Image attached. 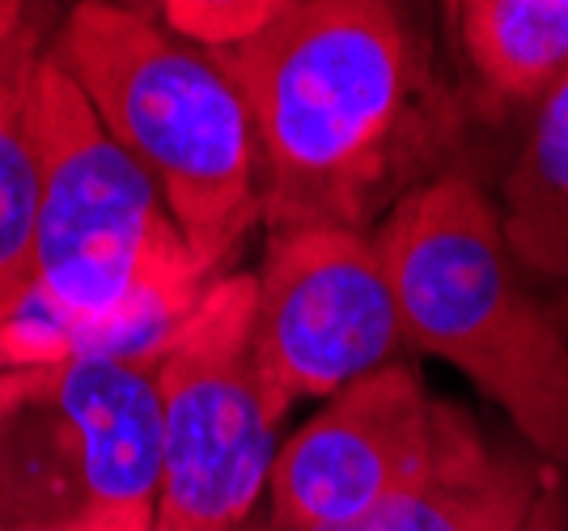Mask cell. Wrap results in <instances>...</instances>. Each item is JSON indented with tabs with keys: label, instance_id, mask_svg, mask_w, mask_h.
Wrapping results in <instances>:
<instances>
[{
	"label": "cell",
	"instance_id": "cell-3",
	"mask_svg": "<svg viewBox=\"0 0 568 531\" xmlns=\"http://www.w3.org/2000/svg\"><path fill=\"white\" fill-rule=\"evenodd\" d=\"M209 285L158 183L115 146L51 51L39 73V218L26 293L69 314L98 349L158 353Z\"/></svg>",
	"mask_w": 568,
	"mask_h": 531
},
{
	"label": "cell",
	"instance_id": "cell-4",
	"mask_svg": "<svg viewBox=\"0 0 568 531\" xmlns=\"http://www.w3.org/2000/svg\"><path fill=\"white\" fill-rule=\"evenodd\" d=\"M51 51L115 146L158 183L195 264L225 277L263 218L260 149L234 81L204 48L111 0H77Z\"/></svg>",
	"mask_w": 568,
	"mask_h": 531
},
{
	"label": "cell",
	"instance_id": "cell-10",
	"mask_svg": "<svg viewBox=\"0 0 568 531\" xmlns=\"http://www.w3.org/2000/svg\"><path fill=\"white\" fill-rule=\"evenodd\" d=\"M539 498L535 472L514 455H500L488 442L471 455L450 463L433 481L407 489L361 514L353 523L323 531H521ZM237 531H276V528H237Z\"/></svg>",
	"mask_w": 568,
	"mask_h": 531
},
{
	"label": "cell",
	"instance_id": "cell-9",
	"mask_svg": "<svg viewBox=\"0 0 568 531\" xmlns=\"http://www.w3.org/2000/svg\"><path fill=\"white\" fill-rule=\"evenodd\" d=\"M55 30L51 0H0V314L30 285L39 218V73Z\"/></svg>",
	"mask_w": 568,
	"mask_h": 531
},
{
	"label": "cell",
	"instance_id": "cell-5",
	"mask_svg": "<svg viewBox=\"0 0 568 531\" xmlns=\"http://www.w3.org/2000/svg\"><path fill=\"white\" fill-rule=\"evenodd\" d=\"M158 353L90 349L0 370V531H72L153 510Z\"/></svg>",
	"mask_w": 568,
	"mask_h": 531
},
{
	"label": "cell",
	"instance_id": "cell-1",
	"mask_svg": "<svg viewBox=\"0 0 568 531\" xmlns=\"http://www.w3.org/2000/svg\"><path fill=\"white\" fill-rule=\"evenodd\" d=\"M204 51L251 116L267 230L369 234L454 146L425 0H302Z\"/></svg>",
	"mask_w": 568,
	"mask_h": 531
},
{
	"label": "cell",
	"instance_id": "cell-7",
	"mask_svg": "<svg viewBox=\"0 0 568 531\" xmlns=\"http://www.w3.org/2000/svg\"><path fill=\"white\" fill-rule=\"evenodd\" d=\"M255 374L267 412L335 391L395 362L403 323L374 234L344 226L272 230L255 272Z\"/></svg>",
	"mask_w": 568,
	"mask_h": 531
},
{
	"label": "cell",
	"instance_id": "cell-6",
	"mask_svg": "<svg viewBox=\"0 0 568 531\" xmlns=\"http://www.w3.org/2000/svg\"><path fill=\"white\" fill-rule=\"evenodd\" d=\"M255 277L225 272L158 353L162 477L153 531H237L276 463V417L255 374Z\"/></svg>",
	"mask_w": 568,
	"mask_h": 531
},
{
	"label": "cell",
	"instance_id": "cell-8",
	"mask_svg": "<svg viewBox=\"0 0 568 531\" xmlns=\"http://www.w3.org/2000/svg\"><path fill=\"white\" fill-rule=\"evenodd\" d=\"M484 447L463 409L428 395L412 365H382L335 391L327 409L284 442L267 477L276 531H323L353 523L433 481Z\"/></svg>",
	"mask_w": 568,
	"mask_h": 531
},
{
	"label": "cell",
	"instance_id": "cell-13",
	"mask_svg": "<svg viewBox=\"0 0 568 531\" xmlns=\"http://www.w3.org/2000/svg\"><path fill=\"white\" fill-rule=\"evenodd\" d=\"M293 4L302 0H144L141 13L195 48H234L255 39Z\"/></svg>",
	"mask_w": 568,
	"mask_h": 531
},
{
	"label": "cell",
	"instance_id": "cell-2",
	"mask_svg": "<svg viewBox=\"0 0 568 531\" xmlns=\"http://www.w3.org/2000/svg\"><path fill=\"white\" fill-rule=\"evenodd\" d=\"M403 344L454 362L551 463H568V323L467 174H433L374 230Z\"/></svg>",
	"mask_w": 568,
	"mask_h": 531
},
{
	"label": "cell",
	"instance_id": "cell-14",
	"mask_svg": "<svg viewBox=\"0 0 568 531\" xmlns=\"http://www.w3.org/2000/svg\"><path fill=\"white\" fill-rule=\"evenodd\" d=\"M72 531H153V510H123V514H106Z\"/></svg>",
	"mask_w": 568,
	"mask_h": 531
},
{
	"label": "cell",
	"instance_id": "cell-12",
	"mask_svg": "<svg viewBox=\"0 0 568 531\" xmlns=\"http://www.w3.org/2000/svg\"><path fill=\"white\" fill-rule=\"evenodd\" d=\"M505 239L539 277H568V73L539 98V116L505 183Z\"/></svg>",
	"mask_w": 568,
	"mask_h": 531
},
{
	"label": "cell",
	"instance_id": "cell-11",
	"mask_svg": "<svg viewBox=\"0 0 568 531\" xmlns=\"http://www.w3.org/2000/svg\"><path fill=\"white\" fill-rule=\"evenodd\" d=\"M475 77L509 102H539L568 73V0H450Z\"/></svg>",
	"mask_w": 568,
	"mask_h": 531
},
{
	"label": "cell",
	"instance_id": "cell-15",
	"mask_svg": "<svg viewBox=\"0 0 568 531\" xmlns=\"http://www.w3.org/2000/svg\"><path fill=\"white\" fill-rule=\"evenodd\" d=\"M111 4H123V9H136V13L144 9V0H111Z\"/></svg>",
	"mask_w": 568,
	"mask_h": 531
}]
</instances>
